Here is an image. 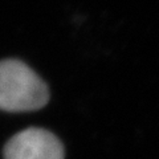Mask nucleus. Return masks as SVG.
I'll return each instance as SVG.
<instances>
[{"label": "nucleus", "instance_id": "2", "mask_svg": "<svg viewBox=\"0 0 159 159\" xmlns=\"http://www.w3.org/2000/svg\"><path fill=\"white\" fill-rule=\"evenodd\" d=\"M4 159H64V145L53 133L41 127H28L6 143Z\"/></svg>", "mask_w": 159, "mask_h": 159}, {"label": "nucleus", "instance_id": "1", "mask_svg": "<svg viewBox=\"0 0 159 159\" xmlns=\"http://www.w3.org/2000/svg\"><path fill=\"white\" fill-rule=\"evenodd\" d=\"M49 89L44 80L20 60L0 61V110L33 111L49 101Z\"/></svg>", "mask_w": 159, "mask_h": 159}]
</instances>
